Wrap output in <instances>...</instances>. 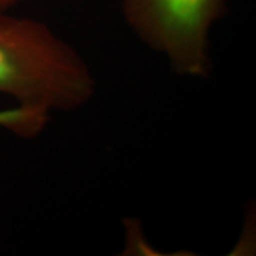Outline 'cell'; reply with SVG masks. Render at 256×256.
Masks as SVG:
<instances>
[{"label": "cell", "instance_id": "6da1fadb", "mask_svg": "<svg viewBox=\"0 0 256 256\" xmlns=\"http://www.w3.org/2000/svg\"><path fill=\"white\" fill-rule=\"evenodd\" d=\"M96 78L78 52L46 23L0 12V94L52 114L86 106Z\"/></svg>", "mask_w": 256, "mask_h": 256}, {"label": "cell", "instance_id": "7a4b0ae2", "mask_svg": "<svg viewBox=\"0 0 256 256\" xmlns=\"http://www.w3.org/2000/svg\"><path fill=\"white\" fill-rule=\"evenodd\" d=\"M121 13L128 28L164 56L175 73L210 76V32L226 13L225 0H121Z\"/></svg>", "mask_w": 256, "mask_h": 256}, {"label": "cell", "instance_id": "3957f363", "mask_svg": "<svg viewBox=\"0 0 256 256\" xmlns=\"http://www.w3.org/2000/svg\"><path fill=\"white\" fill-rule=\"evenodd\" d=\"M48 122V116L42 111L14 106L12 108L0 110V127L23 138L36 137Z\"/></svg>", "mask_w": 256, "mask_h": 256}, {"label": "cell", "instance_id": "277c9868", "mask_svg": "<svg viewBox=\"0 0 256 256\" xmlns=\"http://www.w3.org/2000/svg\"><path fill=\"white\" fill-rule=\"evenodd\" d=\"M20 0H0V12H6L12 6H14Z\"/></svg>", "mask_w": 256, "mask_h": 256}]
</instances>
